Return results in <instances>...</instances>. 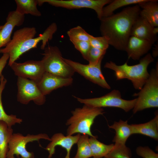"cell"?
<instances>
[{
  "mask_svg": "<svg viewBox=\"0 0 158 158\" xmlns=\"http://www.w3.org/2000/svg\"><path fill=\"white\" fill-rule=\"evenodd\" d=\"M73 97L80 103L91 107H116L121 108L126 112L133 109L137 100V98L130 100L122 99L120 91L115 89L100 97L82 99L74 96Z\"/></svg>",
  "mask_w": 158,
  "mask_h": 158,
  "instance_id": "cell-6",
  "label": "cell"
},
{
  "mask_svg": "<svg viewBox=\"0 0 158 158\" xmlns=\"http://www.w3.org/2000/svg\"><path fill=\"white\" fill-rule=\"evenodd\" d=\"M9 58L8 53L3 54L0 58V78L2 75V72L6 66Z\"/></svg>",
  "mask_w": 158,
  "mask_h": 158,
  "instance_id": "cell-34",
  "label": "cell"
},
{
  "mask_svg": "<svg viewBox=\"0 0 158 158\" xmlns=\"http://www.w3.org/2000/svg\"><path fill=\"white\" fill-rule=\"evenodd\" d=\"M109 127L114 129L116 132L112 140L115 144H125L128 139L132 134L131 125L128 123L127 121L120 120L118 122L115 121Z\"/></svg>",
  "mask_w": 158,
  "mask_h": 158,
  "instance_id": "cell-21",
  "label": "cell"
},
{
  "mask_svg": "<svg viewBox=\"0 0 158 158\" xmlns=\"http://www.w3.org/2000/svg\"><path fill=\"white\" fill-rule=\"evenodd\" d=\"M106 52V50H102L91 46L85 60H87L90 64H95L100 59H103Z\"/></svg>",
  "mask_w": 158,
  "mask_h": 158,
  "instance_id": "cell-30",
  "label": "cell"
},
{
  "mask_svg": "<svg viewBox=\"0 0 158 158\" xmlns=\"http://www.w3.org/2000/svg\"><path fill=\"white\" fill-rule=\"evenodd\" d=\"M157 0H146L138 4L141 9L139 16L154 27L158 26V3Z\"/></svg>",
  "mask_w": 158,
  "mask_h": 158,
  "instance_id": "cell-18",
  "label": "cell"
},
{
  "mask_svg": "<svg viewBox=\"0 0 158 158\" xmlns=\"http://www.w3.org/2000/svg\"><path fill=\"white\" fill-rule=\"evenodd\" d=\"M44 50L41 61L45 72L64 78H72L75 72L65 61L57 47L49 46Z\"/></svg>",
  "mask_w": 158,
  "mask_h": 158,
  "instance_id": "cell-5",
  "label": "cell"
},
{
  "mask_svg": "<svg viewBox=\"0 0 158 158\" xmlns=\"http://www.w3.org/2000/svg\"><path fill=\"white\" fill-rule=\"evenodd\" d=\"M91 46L106 51L109 44L106 38L103 36L95 37L91 35L89 41Z\"/></svg>",
  "mask_w": 158,
  "mask_h": 158,
  "instance_id": "cell-31",
  "label": "cell"
},
{
  "mask_svg": "<svg viewBox=\"0 0 158 158\" xmlns=\"http://www.w3.org/2000/svg\"><path fill=\"white\" fill-rule=\"evenodd\" d=\"M15 2L16 5V11L20 14L24 16L30 14L37 17L41 16L37 7V0H15Z\"/></svg>",
  "mask_w": 158,
  "mask_h": 158,
  "instance_id": "cell-24",
  "label": "cell"
},
{
  "mask_svg": "<svg viewBox=\"0 0 158 158\" xmlns=\"http://www.w3.org/2000/svg\"><path fill=\"white\" fill-rule=\"evenodd\" d=\"M137 154L143 158H158V154L147 146H139L136 150Z\"/></svg>",
  "mask_w": 158,
  "mask_h": 158,
  "instance_id": "cell-33",
  "label": "cell"
},
{
  "mask_svg": "<svg viewBox=\"0 0 158 158\" xmlns=\"http://www.w3.org/2000/svg\"><path fill=\"white\" fill-rule=\"evenodd\" d=\"M13 132L12 128L9 127L5 122L0 121V158H6Z\"/></svg>",
  "mask_w": 158,
  "mask_h": 158,
  "instance_id": "cell-23",
  "label": "cell"
},
{
  "mask_svg": "<svg viewBox=\"0 0 158 158\" xmlns=\"http://www.w3.org/2000/svg\"><path fill=\"white\" fill-rule=\"evenodd\" d=\"M158 32V27H153L139 16L132 26L130 36L146 40L153 44L157 40Z\"/></svg>",
  "mask_w": 158,
  "mask_h": 158,
  "instance_id": "cell-14",
  "label": "cell"
},
{
  "mask_svg": "<svg viewBox=\"0 0 158 158\" xmlns=\"http://www.w3.org/2000/svg\"><path fill=\"white\" fill-rule=\"evenodd\" d=\"M80 135L79 133L75 136H66L61 133L54 134L50 138V142L45 148L49 153L48 158H51L55 153V147L57 146H60L66 150V154L64 158H70L71 148L77 143Z\"/></svg>",
  "mask_w": 158,
  "mask_h": 158,
  "instance_id": "cell-16",
  "label": "cell"
},
{
  "mask_svg": "<svg viewBox=\"0 0 158 158\" xmlns=\"http://www.w3.org/2000/svg\"><path fill=\"white\" fill-rule=\"evenodd\" d=\"M132 134H142L158 140V114L156 112L155 116L150 121L143 123L131 125Z\"/></svg>",
  "mask_w": 158,
  "mask_h": 158,
  "instance_id": "cell-20",
  "label": "cell"
},
{
  "mask_svg": "<svg viewBox=\"0 0 158 158\" xmlns=\"http://www.w3.org/2000/svg\"><path fill=\"white\" fill-rule=\"evenodd\" d=\"M97 137H90L89 141L93 158H102L104 157L111 151L114 144L106 145L99 141Z\"/></svg>",
  "mask_w": 158,
  "mask_h": 158,
  "instance_id": "cell-25",
  "label": "cell"
},
{
  "mask_svg": "<svg viewBox=\"0 0 158 158\" xmlns=\"http://www.w3.org/2000/svg\"><path fill=\"white\" fill-rule=\"evenodd\" d=\"M89 135H80L76 144L78 149L76 154L73 158H90L92 157L89 141Z\"/></svg>",
  "mask_w": 158,
  "mask_h": 158,
  "instance_id": "cell-27",
  "label": "cell"
},
{
  "mask_svg": "<svg viewBox=\"0 0 158 158\" xmlns=\"http://www.w3.org/2000/svg\"><path fill=\"white\" fill-rule=\"evenodd\" d=\"M72 116L67 120L66 125L69 126L67 135L77 133L95 137L91 131V127L95 118L102 115V108H94L84 104L82 108H76L71 112Z\"/></svg>",
  "mask_w": 158,
  "mask_h": 158,
  "instance_id": "cell-3",
  "label": "cell"
},
{
  "mask_svg": "<svg viewBox=\"0 0 158 158\" xmlns=\"http://www.w3.org/2000/svg\"><path fill=\"white\" fill-rule=\"evenodd\" d=\"M25 20V16L16 10L9 12L6 22L0 30V49L6 47L10 42L11 36L14 28L22 25Z\"/></svg>",
  "mask_w": 158,
  "mask_h": 158,
  "instance_id": "cell-15",
  "label": "cell"
},
{
  "mask_svg": "<svg viewBox=\"0 0 158 158\" xmlns=\"http://www.w3.org/2000/svg\"><path fill=\"white\" fill-rule=\"evenodd\" d=\"M17 100L23 104L32 101L36 105H41L46 102V97L39 89L35 82L28 79L18 77Z\"/></svg>",
  "mask_w": 158,
  "mask_h": 158,
  "instance_id": "cell-10",
  "label": "cell"
},
{
  "mask_svg": "<svg viewBox=\"0 0 158 158\" xmlns=\"http://www.w3.org/2000/svg\"><path fill=\"white\" fill-rule=\"evenodd\" d=\"M152 45L146 40L130 36L125 51L127 52L128 58L135 60H138L149 51Z\"/></svg>",
  "mask_w": 158,
  "mask_h": 158,
  "instance_id": "cell-17",
  "label": "cell"
},
{
  "mask_svg": "<svg viewBox=\"0 0 158 158\" xmlns=\"http://www.w3.org/2000/svg\"><path fill=\"white\" fill-rule=\"evenodd\" d=\"M150 53L141 59L139 63L129 65L127 62L118 65L112 61L106 62L104 68L114 71L117 80L127 79L130 80L134 88L140 90L148 79L150 73L147 71L149 65L154 61Z\"/></svg>",
  "mask_w": 158,
  "mask_h": 158,
  "instance_id": "cell-2",
  "label": "cell"
},
{
  "mask_svg": "<svg viewBox=\"0 0 158 158\" xmlns=\"http://www.w3.org/2000/svg\"><path fill=\"white\" fill-rule=\"evenodd\" d=\"M65 61L77 72L87 79L101 87L111 89L110 85L106 80L102 71L101 65L103 59L94 65L84 64L64 58Z\"/></svg>",
  "mask_w": 158,
  "mask_h": 158,
  "instance_id": "cell-11",
  "label": "cell"
},
{
  "mask_svg": "<svg viewBox=\"0 0 158 158\" xmlns=\"http://www.w3.org/2000/svg\"><path fill=\"white\" fill-rule=\"evenodd\" d=\"M133 96H138L133 109L135 114L145 109L158 107V64L152 69L149 76L140 91Z\"/></svg>",
  "mask_w": 158,
  "mask_h": 158,
  "instance_id": "cell-4",
  "label": "cell"
},
{
  "mask_svg": "<svg viewBox=\"0 0 158 158\" xmlns=\"http://www.w3.org/2000/svg\"><path fill=\"white\" fill-rule=\"evenodd\" d=\"M57 29L56 24L53 23L38 37L25 39L18 46L9 50L6 53L9 55L8 65L10 66L24 53L31 49L37 48V44L40 41L42 42L41 49L44 50L49 41L52 39Z\"/></svg>",
  "mask_w": 158,
  "mask_h": 158,
  "instance_id": "cell-7",
  "label": "cell"
},
{
  "mask_svg": "<svg viewBox=\"0 0 158 158\" xmlns=\"http://www.w3.org/2000/svg\"><path fill=\"white\" fill-rule=\"evenodd\" d=\"M130 149L125 144H115L113 148L104 158H131Z\"/></svg>",
  "mask_w": 158,
  "mask_h": 158,
  "instance_id": "cell-28",
  "label": "cell"
},
{
  "mask_svg": "<svg viewBox=\"0 0 158 158\" xmlns=\"http://www.w3.org/2000/svg\"><path fill=\"white\" fill-rule=\"evenodd\" d=\"M37 32L34 27H25L16 30L9 43L4 48L0 49V53H6L18 46L25 39L35 37Z\"/></svg>",
  "mask_w": 158,
  "mask_h": 158,
  "instance_id": "cell-19",
  "label": "cell"
},
{
  "mask_svg": "<svg viewBox=\"0 0 158 158\" xmlns=\"http://www.w3.org/2000/svg\"><path fill=\"white\" fill-rule=\"evenodd\" d=\"M141 8L138 4L129 6L121 11L100 20V31L109 45L119 50L125 51L130 36L132 26L139 16Z\"/></svg>",
  "mask_w": 158,
  "mask_h": 158,
  "instance_id": "cell-1",
  "label": "cell"
},
{
  "mask_svg": "<svg viewBox=\"0 0 158 158\" xmlns=\"http://www.w3.org/2000/svg\"><path fill=\"white\" fill-rule=\"evenodd\" d=\"M67 34L71 41L89 42L92 35L87 33L82 27L78 26L69 29Z\"/></svg>",
  "mask_w": 158,
  "mask_h": 158,
  "instance_id": "cell-29",
  "label": "cell"
},
{
  "mask_svg": "<svg viewBox=\"0 0 158 158\" xmlns=\"http://www.w3.org/2000/svg\"><path fill=\"white\" fill-rule=\"evenodd\" d=\"M2 26H3V25H0V30L2 28Z\"/></svg>",
  "mask_w": 158,
  "mask_h": 158,
  "instance_id": "cell-35",
  "label": "cell"
},
{
  "mask_svg": "<svg viewBox=\"0 0 158 158\" xmlns=\"http://www.w3.org/2000/svg\"><path fill=\"white\" fill-rule=\"evenodd\" d=\"M72 78H66L45 72L37 86L45 96L50 94L54 90L71 85Z\"/></svg>",
  "mask_w": 158,
  "mask_h": 158,
  "instance_id": "cell-13",
  "label": "cell"
},
{
  "mask_svg": "<svg viewBox=\"0 0 158 158\" xmlns=\"http://www.w3.org/2000/svg\"><path fill=\"white\" fill-rule=\"evenodd\" d=\"M44 139L50 141L51 138L45 133L37 135L28 134L24 136L19 133H13L8 144V151L6 158H15L14 155L21 158H34L33 152L28 151L26 148L27 144L34 141Z\"/></svg>",
  "mask_w": 158,
  "mask_h": 158,
  "instance_id": "cell-8",
  "label": "cell"
},
{
  "mask_svg": "<svg viewBox=\"0 0 158 158\" xmlns=\"http://www.w3.org/2000/svg\"><path fill=\"white\" fill-rule=\"evenodd\" d=\"M112 0H37L38 5L41 6L47 3L52 6L68 9L89 8L95 11L98 18H102L104 6Z\"/></svg>",
  "mask_w": 158,
  "mask_h": 158,
  "instance_id": "cell-9",
  "label": "cell"
},
{
  "mask_svg": "<svg viewBox=\"0 0 158 158\" xmlns=\"http://www.w3.org/2000/svg\"><path fill=\"white\" fill-rule=\"evenodd\" d=\"M7 82L6 79L2 74L0 78V121L5 122L9 127L11 128L16 123L20 124L23 120L18 118L16 115L7 114L4 110L2 101V95Z\"/></svg>",
  "mask_w": 158,
  "mask_h": 158,
  "instance_id": "cell-22",
  "label": "cell"
},
{
  "mask_svg": "<svg viewBox=\"0 0 158 158\" xmlns=\"http://www.w3.org/2000/svg\"><path fill=\"white\" fill-rule=\"evenodd\" d=\"M10 67L18 77L29 78L37 84L45 72L41 60H29L22 63L15 62Z\"/></svg>",
  "mask_w": 158,
  "mask_h": 158,
  "instance_id": "cell-12",
  "label": "cell"
},
{
  "mask_svg": "<svg viewBox=\"0 0 158 158\" xmlns=\"http://www.w3.org/2000/svg\"><path fill=\"white\" fill-rule=\"evenodd\" d=\"M146 0H114L104 7L103 9L102 18L110 16L114 12L121 7L133 4H139Z\"/></svg>",
  "mask_w": 158,
  "mask_h": 158,
  "instance_id": "cell-26",
  "label": "cell"
},
{
  "mask_svg": "<svg viewBox=\"0 0 158 158\" xmlns=\"http://www.w3.org/2000/svg\"><path fill=\"white\" fill-rule=\"evenodd\" d=\"M75 48L81 54L83 58L85 59L87 54L91 47L89 42L85 41H71Z\"/></svg>",
  "mask_w": 158,
  "mask_h": 158,
  "instance_id": "cell-32",
  "label": "cell"
}]
</instances>
